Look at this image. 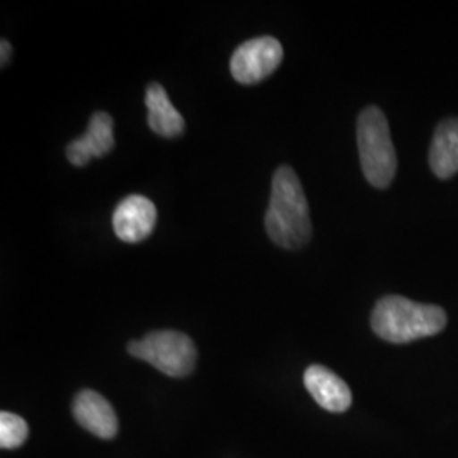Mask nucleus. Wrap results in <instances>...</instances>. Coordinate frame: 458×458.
Returning a JSON list of instances; mask_svg holds the SVG:
<instances>
[{
    "label": "nucleus",
    "instance_id": "obj_10",
    "mask_svg": "<svg viewBox=\"0 0 458 458\" xmlns=\"http://www.w3.org/2000/svg\"><path fill=\"white\" fill-rule=\"evenodd\" d=\"M148 124L151 131L164 138H177L185 131V121L174 107L160 83H149L147 89Z\"/></svg>",
    "mask_w": 458,
    "mask_h": 458
},
{
    "label": "nucleus",
    "instance_id": "obj_6",
    "mask_svg": "<svg viewBox=\"0 0 458 458\" xmlns=\"http://www.w3.org/2000/svg\"><path fill=\"white\" fill-rule=\"evenodd\" d=\"M158 219L155 204L145 196L124 197L113 214L115 236L124 243L145 242Z\"/></svg>",
    "mask_w": 458,
    "mask_h": 458
},
{
    "label": "nucleus",
    "instance_id": "obj_12",
    "mask_svg": "<svg viewBox=\"0 0 458 458\" xmlns=\"http://www.w3.org/2000/svg\"><path fill=\"white\" fill-rule=\"evenodd\" d=\"M30 435V429L26 421L13 414V412H2L0 414V446L5 450L19 448L22 443L26 442Z\"/></svg>",
    "mask_w": 458,
    "mask_h": 458
},
{
    "label": "nucleus",
    "instance_id": "obj_7",
    "mask_svg": "<svg viewBox=\"0 0 458 458\" xmlns=\"http://www.w3.org/2000/svg\"><path fill=\"white\" fill-rule=\"evenodd\" d=\"M114 121L107 113H96L90 117L87 132L66 147L70 164L85 166L92 158H102L114 148Z\"/></svg>",
    "mask_w": 458,
    "mask_h": 458
},
{
    "label": "nucleus",
    "instance_id": "obj_5",
    "mask_svg": "<svg viewBox=\"0 0 458 458\" xmlns=\"http://www.w3.org/2000/svg\"><path fill=\"white\" fill-rule=\"evenodd\" d=\"M284 58V49L278 39L260 36L250 39L234 49L231 56V75L236 82L253 85L268 79L277 70Z\"/></svg>",
    "mask_w": 458,
    "mask_h": 458
},
{
    "label": "nucleus",
    "instance_id": "obj_2",
    "mask_svg": "<svg viewBox=\"0 0 458 458\" xmlns=\"http://www.w3.org/2000/svg\"><path fill=\"white\" fill-rule=\"evenodd\" d=\"M446 327V314L433 304H420L401 295H387L372 312V329L389 344H410L435 336Z\"/></svg>",
    "mask_w": 458,
    "mask_h": 458
},
{
    "label": "nucleus",
    "instance_id": "obj_11",
    "mask_svg": "<svg viewBox=\"0 0 458 458\" xmlns=\"http://www.w3.org/2000/svg\"><path fill=\"white\" fill-rule=\"evenodd\" d=\"M429 166L440 179L458 174V119H445L438 124L429 148Z\"/></svg>",
    "mask_w": 458,
    "mask_h": 458
},
{
    "label": "nucleus",
    "instance_id": "obj_3",
    "mask_svg": "<svg viewBox=\"0 0 458 458\" xmlns=\"http://www.w3.org/2000/svg\"><path fill=\"white\" fill-rule=\"evenodd\" d=\"M357 143L365 179L377 189L393 183L397 170V155L394 149L389 123L378 107L361 111L357 123Z\"/></svg>",
    "mask_w": 458,
    "mask_h": 458
},
{
    "label": "nucleus",
    "instance_id": "obj_13",
    "mask_svg": "<svg viewBox=\"0 0 458 458\" xmlns=\"http://www.w3.org/2000/svg\"><path fill=\"white\" fill-rule=\"evenodd\" d=\"M2 58H0V62H2V66L9 65V62H11V56H13V47H11V43L7 41V39H2Z\"/></svg>",
    "mask_w": 458,
    "mask_h": 458
},
{
    "label": "nucleus",
    "instance_id": "obj_8",
    "mask_svg": "<svg viewBox=\"0 0 458 458\" xmlns=\"http://www.w3.org/2000/svg\"><path fill=\"white\" fill-rule=\"evenodd\" d=\"M73 416L77 423L102 440L117 435V416L106 397L96 391H82L73 401Z\"/></svg>",
    "mask_w": 458,
    "mask_h": 458
},
{
    "label": "nucleus",
    "instance_id": "obj_1",
    "mask_svg": "<svg viewBox=\"0 0 458 458\" xmlns=\"http://www.w3.org/2000/svg\"><path fill=\"white\" fill-rule=\"evenodd\" d=\"M265 229L270 240L285 250H299L311 240L310 204L291 166H280L274 174Z\"/></svg>",
    "mask_w": 458,
    "mask_h": 458
},
{
    "label": "nucleus",
    "instance_id": "obj_9",
    "mask_svg": "<svg viewBox=\"0 0 458 458\" xmlns=\"http://www.w3.org/2000/svg\"><path fill=\"white\" fill-rule=\"evenodd\" d=\"M304 386L323 410L344 412L352 406V393L346 382L323 365H311L306 370Z\"/></svg>",
    "mask_w": 458,
    "mask_h": 458
},
{
    "label": "nucleus",
    "instance_id": "obj_4",
    "mask_svg": "<svg viewBox=\"0 0 458 458\" xmlns=\"http://www.w3.org/2000/svg\"><path fill=\"white\" fill-rule=\"evenodd\" d=\"M128 352L165 376L187 377L196 369V344L179 331L148 333L143 340L128 344Z\"/></svg>",
    "mask_w": 458,
    "mask_h": 458
}]
</instances>
